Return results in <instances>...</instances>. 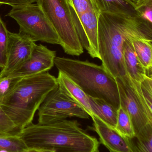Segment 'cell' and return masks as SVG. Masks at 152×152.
I'll use <instances>...</instances> for the list:
<instances>
[{"label":"cell","mask_w":152,"mask_h":152,"mask_svg":"<svg viewBox=\"0 0 152 152\" xmlns=\"http://www.w3.org/2000/svg\"><path fill=\"white\" fill-rule=\"evenodd\" d=\"M23 77H0V104L14 90Z\"/></svg>","instance_id":"23"},{"label":"cell","mask_w":152,"mask_h":152,"mask_svg":"<svg viewBox=\"0 0 152 152\" xmlns=\"http://www.w3.org/2000/svg\"><path fill=\"white\" fill-rule=\"evenodd\" d=\"M58 85L61 90L72 100L78 104L90 117L93 116L89 102V96L75 82L61 72L57 78Z\"/></svg>","instance_id":"13"},{"label":"cell","mask_w":152,"mask_h":152,"mask_svg":"<svg viewBox=\"0 0 152 152\" xmlns=\"http://www.w3.org/2000/svg\"><path fill=\"white\" fill-rule=\"evenodd\" d=\"M132 40L128 39L123 45V57L127 76L135 81L142 83L146 76V71L137 58Z\"/></svg>","instance_id":"14"},{"label":"cell","mask_w":152,"mask_h":152,"mask_svg":"<svg viewBox=\"0 0 152 152\" xmlns=\"http://www.w3.org/2000/svg\"><path fill=\"white\" fill-rule=\"evenodd\" d=\"M58 86L57 78L48 72L23 77L0 106L20 132L32 123L47 95Z\"/></svg>","instance_id":"3"},{"label":"cell","mask_w":152,"mask_h":152,"mask_svg":"<svg viewBox=\"0 0 152 152\" xmlns=\"http://www.w3.org/2000/svg\"><path fill=\"white\" fill-rule=\"evenodd\" d=\"M119 95L120 104L131 118L135 135L151 123L138 98L127 80L116 78Z\"/></svg>","instance_id":"10"},{"label":"cell","mask_w":152,"mask_h":152,"mask_svg":"<svg viewBox=\"0 0 152 152\" xmlns=\"http://www.w3.org/2000/svg\"><path fill=\"white\" fill-rule=\"evenodd\" d=\"M131 152H152V123L132 138H127Z\"/></svg>","instance_id":"17"},{"label":"cell","mask_w":152,"mask_h":152,"mask_svg":"<svg viewBox=\"0 0 152 152\" xmlns=\"http://www.w3.org/2000/svg\"><path fill=\"white\" fill-rule=\"evenodd\" d=\"M152 40V23L134 14L101 12L98 16V50L102 65L115 78L127 77L123 47L128 39Z\"/></svg>","instance_id":"1"},{"label":"cell","mask_w":152,"mask_h":152,"mask_svg":"<svg viewBox=\"0 0 152 152\" xmlns=\"http://www.w3.org/2000/svg\"><path fill=\"white\" fill-rule=\"evenodd\" d=\"M91 118L94 122V129L99 135L100 142L109 151L131 152L126 137L96 116L93 115Z\"/></svg>","instance_id":"12"},{"label":"cell","mask_w":152,"mask_h":152,"mask_svg":"<svg viewBox=\"0 0 152 152\" xmlns=\"http://www.w3.org/2000/svg\"><path fill=\"white\" fill-rule=\"evenodd\" d=\"M115 129L126 138H132L135 136L131 118L127 112L120 104L118 109L117 125Z\"/></svg>","instance_id":"19"},{"label":"cell","mask_w":152,"mask_h":152,"mask_svg":"<svg viewBox=\"0 0 152 152\" xmlns=\"http://www.w3.org/2000/svg\"><path fill=\"white\" fill-rule=\"evenodd\" d=\"M56 52L42 45H36L30 58L8 77H25L48 72L54 66Z\"/></svg>","instance_id":"11"},{"label":"cell","mask_w":152,"mask_h":152,"mask_svg":"<svg viewBox=\"0 0 152 152\" xmlns=\"http://www.w3.org/2000/svg\"><path fill=\"white\" fill-rule=\"evenodd\" d=\"M142 83L146 87L152 95V79L146 76Z\"/></svg>","instance_id":"28"},{"label":"cell","mask_w":152,"mask_h":152,"mask_svg":"<svg viewBox=\"0 0 152 152\" xmlns=\"http://www.w3.org/2000/svg\"><path fill=\"white\" fill-rule=\"evenodd\" d=\"M54 66L88 96L103 99L118 109L119 95L116 78L102 65L87 60L56 57Z\"/></svg>","instance_id":"4"},{"label":"cell","mask_w":152,"mask_h":152,"mask_svg":"<svg viewBox=\"0 0 152 152\" xmlns=\"http://www.w3.org/2000/svg\"><path fill=\"white\" fill-rule=\"evenodd\" d=\"M38 123L43 124L66 120L70 117L89 118V114L58 86L51 91L39 107Z\"/></svg>","instance_id":"7"},{"label":"cell","mask_w":152,"mask_h":152,"mask_svg":"<svg viewBox=\"0 0 152 152\" xmlns=\"http://www.w3.org/2000/svg\"><path fill=\"white\" fill-rule=\"evenodd\" d=\"M110 151V152H115V151Z\"/></svg>","instance_id":"33"},{"label":"cell","mask_w":152,"mask_h":152,"mask_svg":"<svg viewBox=\"0 0 152 152\" xmlns=\"http://www.w3.org/2000/svg\"><path fill=\"white\" fill-rule=\"evenodd\" d=\"M28 149L19 135H0V152H23Z\"/></svg>","instance_id":"20"},{"label":"cell","mask_w":152,"mask_h":152,"mask_svg":"<svg viewBox=\"0 0 152 152\" xmlns=\"http://www.w3.org/2000/svg\"><path fill=\"white\" fill-rule=\"evenodd\" d=\"M58 35L65 53L79 56L84 53L67 0H37Z\"/></svg>","instance_id":"5"},{"label":"cell","mask_w":152,"mask_h":152,"mask_svg":"<svg viewBox=\"0 0 152 152\" xmlns=\"http://www.w3.org/2000/svg\"><path fill=\"white\" fill-rule=\"evenodd\" d=\"M19 136L28 148L54 152H99L97 139L87 134L76 121L31 123Z\"/></svg>","instance_id":"2"},{"label":"cell","mask_w":152,"mask_h":152,"mask_svg":"<svg viewBox=\"0 0 152 152\" xmlns=\"http://www.w3.org/2000/svg\"><path fill=\"white\" fill-rule=\"evenodd\" d=\"M20 132V131L0 106V135H19Z\"/></svg>","instance_id":"22"},{"label":"cell","mask_w":152,"mask_h":152,"mask_svg":"<svg viewBox=\"0 0 152 152\" xmlns=\"http://www.w3.org/2000/svg\"><path fill=\"white\" fill-rule=\"evenodd\" d=\"M7 62L0 77H7L27 61L32 55L36 42L29 36L19 32H9Z\"/></svg>","instance_id":"8"},{"label":"cell","mask_w":152,"mask_h":152,"mask_svg":"<svg viewBox=\"0 0 152 152\" xmlns=\"http://www.w3.org/2000/svg\"><path fill=\"white\" fill-rule=\"evenodd\" d=\"M146 76L152 79V66L151 68L149 69L147 71H146Z\"/></svg>","instance_id":"30"},{"label":"cell","mask_w":152,"mask_h":152,"mask_svg":"<svg viewBox=\"0 0 152 152\" xmlns=\"http://www.w3.org/2000/svg\"><path fill=\"white\" fill-rule=\"evenodd\" d=\"M7 16L16 20L19 32L29 36L35 42L61 45L57 32L37 4L12 7Z\"/></svg>","instance_id":"6"},{"label":"cell","mask_w":152,"mask_h":152,"mask_svg":"<svg viewBox=\"0 0 152 152\" xmlns=\"http://www.w3.org/2000/svg\"><path fill=\"white\" fill-rule=\"evenodd\" d=\"M134 8L138 15L152 23V0H139Z\"/></svg>","instance_id":"24"},{"label":"cell","mask_w":152,"mask_h":152,"mask_svg":"<svg viewBox=\"0 0 152 152\" xmlns=\"http://www.w3.org/2000/svg\"><path fill=\"white\" fill-rule=\"evenodd\" d=\"M9 31L0 17V68L4 67L7 62Z\"/></svg>","instance_id":"21"},{"label":"cell","mask_w":152,"mask_h":152,"mask_svg":"<svg viewBox=\"0 0 152 152\" xmlns=\"http://www.w3.org/2000/svg\"><path fill=\"white\" fill-rule=\"evenodd\" d=\"M37 0H0V4H8L12 7L34 4Z\"/></svg>","instance_id":"27"},{"label":"cell","mask_w":152,"mask_h":152,"mask_svg":"<svg viewBox=\"0 0 152 152\" xmlns=\"http://www.w3.org/2000/svg\"><path fill=\"white\" fill-rule=\"evenodd\" d=\"M72 11L78 17L90 9H94L90 0H67Z\"/></svg>","instance_id":"25"},{"label":"cell","mask_w":152,"mask_h":152,"mask_svg":"<svg viewBox=\"0 0 152 152\" xmlns=\"http://www.w3.org/2000/svg\"><path fill=\"white\" fill-rule=\"evenodd\" d=\"M132 1H133V2L134 3V4H136L137 3L138 1H139V0H132Z\"/></svg>","instance_id":"31"},{"label":"cell","mask_w":152,"mask_h":152,"mask_svg":"<svg viewBox=\"0 0 152 152\" xmlns=\"http://www.w3.org/2000/svg\"><path fill=\"white\" fill-rule=\"evenodd\" d=\"M23 152H54L49 150L43 149H36V148H28L27 150Z\"/></svg>","instance_id":"29"},{"label":"cell","mask_w":152,"mask_h":152,"mask_svg":"<svg viewBox=\"0 0 152 152\" xmlns=\"http://www.w3.org/2000/svg\"><path fill=\"white\" fill-rule=\"evenodd\" d=\"M71 12L74 25L82 47L92 58L100 60L98 44L99 15L94 9L88 10L79 17L72 10Z\"/></svg>","instance_id":"9"},{"label":"cell","mask_w":152,"mask_h":152,"mask_svg":"<svg viewBox=\"0 0 152 152\" xmlns=\"http://www.w3.org/2000/svg\"><path fill=\"white\" fill-rule=\"evenodd\" d=\"M89 102L92 114L109 126L115 129L118 111L116 108L102 99L89 96Z\"/></svg>","instance_id":"15"},{"label":"cell","mask_w":152,"mask_h":152,"mask_svg":"<svg viewBox=\"0 0 152 152\" xmlns=\"http://www.w3.org/2000/svg\"><path fill=\"white\" fill-rule=\"evenodd\" d=\"M93 8L99 15L101 12L134 14V4L126 0H90Z\"/></svg>","instance_id":"16"},{"label":"cell","mask_w":152,"mask_h":152,"mask_svg":"<svg viewBox=\"0 0 152 152\" xmlns=\"http://www.w3.org/2000/svg\"><path fill=\"white\" fill-rule=\"evenodd\" d=\"M140 91L145 102L152 114V95L142 83L140 85Z\"/></svg>","instance_id":"26"},{"label":"cell","mask_w":152,"mask_h":152,"mask_svg":"<svg viewBox=\"0 0 152 152\" xmlns=\"http://www.w3.org/2000/svg\"><path fill=\"white\" fill-rule=\"evenodd\" d=\"M132 42L139 62L147 71L152 66V40L138 38Z\"/></svg>","instance_id":"18"},{"label":"cell","mask_w":152,"mask_h":152,"mask_svg":"<svg viewBox=\"0 0 152 152\" xmlns=\"http://www.w3.org/2000/svg\"><path fill=\"white\" fill-rule=\"evenodd\" d=\"M126 1H128L130 2L133 3L134 4V3L133 2V1H132V0H126Z\"/></svg>","instance_id":"32"}]
</instances>
